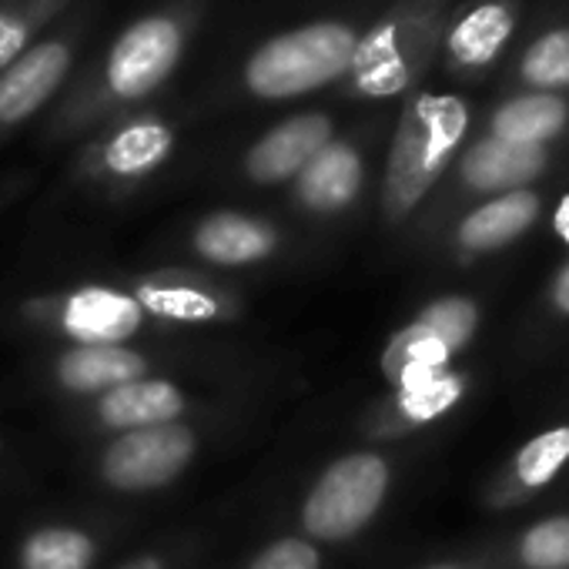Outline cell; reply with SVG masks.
Wrapping results in <instances>:
<instances>
[{
	"mask_svg": "<svg viewBox=\"0 0 569 569\" xmlns=\"http://www.w3.org/2000/svg\"><path fill=\"white\" fill-rule=\"evenodd\" d=\"M211 0H164L124 24L104 51L78 64L44 118V144H68L148 108L191 54Z\"/></svg>",
	"mask_w": 569,
	"mask_h": 569,
	"instance_id": "6da1fadb",
	"label": "cell"
},
{
	"mask_svg": "<svg viewBox=\"0 0 569 569\" xmlns=\"http://www.w3.org/2000/svg\"><path fill=\"white\" fill-rule=\"evenodd\" d=\"M472 128V108L449 91H412L386 154L382 171V218L406 221L426 194L439 184L446 168L459 158Z\"/></svg>",
	"mask_w": 569,
	"mask_h": 569,
	"instance_id": "7a4b0ae2",
	"label": "cell"
},
{
	"mask_svg": "<svg viewBox=\"0 0 569 569\" xmlns=\"http://www.w3.org/2000/svg\"><path fill=\"white\" fill-rule=\"evenodd\" d=\"M449 14L452 0H392L362 31L339 94L379 104L419 91L436 64Z\"/></svg>",
	"mask_w": 569,
	"mask_h": 569,
	"instance_id": "3957f363",
	"label": "cell"
},
{
	"mask_svg": "<svg viewBox=\"0 0 569 569\" xmlns=\"http://www.w3.org/2000/svg\"><path fill=\"white\" fill-rule=\"evenodd\" d=\"M362 28L349 18H316L258 41L234 71L238 94L281 104L339 88L352 68Z\"/></svg>",
	"mask_w": 569,
	"mask_h": 569,
	"instance_id": "277c9868",
	"label": "cell"
},
{
	"mask_svg": "<svg viewBox=\"0 0 569 569\" xmlns=\"http://www.w3.org/2000/svg\"><path fill=\"white\" fill-rule=\"evenodd\" d=\"M18 322L68 346H134L154 326L118 281H78L21 299Z\"/></svg>",
	"mask_w": 569,
	"mask_h": 569,
	"instance_id": "5b68a950",
	"label": "cell"
},
{
	"mask_svg": "<svg viewBox=\"0 0 569 569\" xmlns=\"http://www.w3.org/2000/svg\"><path fill=\"white\" fill-rule=\"evenodd\" d=\"M98 11L101 0H78L31 51L0 71V144L28 128L38 114L51 111L64 94L81 64Z\"/></svg>",
	"mask_w": 569,
	"mask_h": 569,
	"instance_id": "8992f818",
	"label": "cell"
},
{
	"mask_svg": "<svg viewBox=\"0 0 569 569\" xmlns=\"http://www.w3.org/2000/svg\"><path fill=\"white\" fill-rule=\"evenodd\" d=\"M174 151V118L158 108H141L84 138L71 161V181L108 198L134 194L171 164Z\"/></svg>",
	"mask_w": 569,
	"mask_h": 569,
	"instance_id": "52a82bcc",
	"label": "cell"
},
{
	"mask_svg": "<svg viewBox=\"0 0 569 569\" xmlns=\"http://www.w3.org/2000/svg\"><path fill=\"white\" fill-rule=\"evenodd\" d=\"M392 486V469L379 452H346L332 459L299 502V536L316 546L356 539L382 509Z\"/></svg>",
	"mask_w": 569,
	"mask_h": 569,
	"instance_id": "ba28073f",
	"label": "cell"
},
{
	"mask_svg": "<svg viewBox=\"0 0 569 569\" xmlns=\"http://www.w3.org/2000/svg\"><path fill=\"white\" fill-rule=\"evenodd\" d=\"M201 452V429L191 422H171L154 429H134L111 436L94 462L104 489L124 496H144L174 486Z\"/></svg>",
	"mask_w": 569,
	"mask_h": 569,
	"instance_id": "9c48e42d",
	"label": "cell"
},
{
	"mask_svg": "<svg viewBox=\"0 0 569 569\" xmlns=\"http://www.w3.org/2000/svg\"><path fill=\"white\" fill-rule=\"evenodd\" d=\"M124 284L154 329H218L244 316L241 296L211 271L151 268L131 274Z\"/></svg>",
	"mask_w": 569,
	"mask_h": 569,
	"instance_id": "30bf717a",
	"label": "cell"
},
{
	"mask_svg": "<svg viewBox=\"0 0 569 569\" xmlns=\"http://www.w3.org/2000/svg\"><path fill=\"white\" fill-rule=\"evenodd\" d=\"M479 312L469 299L449 296L426 306L409 326H402L382 349L379 369L386 382L402 386L416 376H429L449 369L452 356L469 346L476 336Z\"/></svg>",
	"mask_w": 569,
	"mask_h": 569,
	"instance_id": "8fae6325",
	"label": "cell"
},
{
	"mask_svg": "<svg viewBox=\"0 0 569 569\" xmlns=\"http://www.w3.org/2000/svg\"><path fill=\"white\" fill-rule=\"evenodd\" d=\"M284 248L289 234L278 221L238 208L208 211L184 234V251L204 268H214V274L271 264Z\"/></svg>",
	"mask_w": 569,
	"mask_h": 569,
	"instance_id": "7c38bea8",
	"label": "cell"
},
{
	"mask_svg": "<svg viewBox=\"0 0 569 569\" xmlns=\"http://www.w3.org/2000/svg\"><path fill=\"white\" fill-rule=\"evenodd\" d=\"M522 21V0H469L452 8L436 64L449 78H482L512 44Z\"/></svg>",
	"mask_w": 569,
	"mask_h": 569,
	"instance_id": "4fadbf2b",
	"label": "cell"
},
{
	"mask_svg": "<svg viewBox=\"0 0 569 569\" xmlns=\"http://www.w3.org/2000/svg\"><path fill=\"white\" fill-rule=\"evenodd\" d=\"M168 366V356H158L141 346H68L48 359L44 379L58 396L91 402L118 386L164 376L161 369Z\"/></svg>",
	"mask_w": 569,
	"mask_h": 569,
	"instance_id": "5bb4252c",
	"label": "cell"
},
{
	"mask_svg": "<svg viewBox=\"0 0 569 569\" xmlns=\"http://www.w3.org/2000/svg\"><path fill=\"white\" fill-rule=\"evenodd\" d=\"M369 178V144L362 134H336L289 184V204L302 218L332 221L356 208Z\"/></svg>",
	"mask_w": 569,
	"mask_h": 569,
	"instance_id": "9a60e30c",
	"label": "cell"
},
{
	"mask_svg": "<svg viewBox=\"0 0 569 569\" xmlns=\"http://www.w3.org/2000/svg\"><path fill=\"white\" fill-rule=\"evenodd\" d=\"M339 134L329 111H299L261 131L238 158V178L251 188H289L302 168Z\"/></svg>",
	"mask_w": 569,
	"mask_h": 569,
	"instance_id": "2e32d148",
	"label": "cell"
},
{
	"mask_svg": "<svg viewBox=\"0 0 569 569\" xmlns=\"http://www.w3.org/2000/svg\"><path fill=\"white\" fill-rule=\"evenodd\" d=\"M84 406H88V422L94 429L118 436V432H134V429L188 422V416L198 409V399L171 376H151V379L118 386Z\"/></svg>",
	"mask_w": 569,
	"mask_h": 569,
	"instance_id": "e0dca14e",
	"label": "cell"
},
{
	"mask_svg": "<svg viewBox=\"0 0 569 569\" xmlns=\"http://www.w3.org/2000/svg\"><path fill=\"white\" fill-rule=\"evenodd\" d=\"M546 164H549V148L516 144V141L482 134L479 141L462 148V154L456 158V174H459V184L469 191L506 194L536 181L546 171Z\"/></svg>",
	"mask_w": 569,
	"mask_h": 569,
	"instance_id": "ac0fdd59",
	"label": "cell"
},
{
	"mask_svg": "<svg viewBox=\"0 0 569 569\" xmlns=\"http://www.w3.org/2000/svg\"><path fill=\"white\" fill-rule=\"evenodd\" d=\"M392 399L382 402L369 419V436H402L409 429L442 419L466 392V379L452 369L416 376L402 386H392Z\"/></svg>",
	"mask_w": 569,
	"mask_h": 569,
	"instance_id": "d6986e66",
	"label": "cell"
},
{
	"mask_svg": "<svg viewBox=\"0 0 569 569\" xmlns=\"http://www.w3.org/2000/svg\"><path fill=\"white\" fill-rule=\"evenodd\" d=\"M566 128H569V98L546 94V91L509 94L489 111L486 121V134L516 144H539V148H549Z\"/></svg>",
	"mask_w": 569,
	"mask_h": 569,
	"instance_id": "ffe728a7",
	"label": "cell"
},
{
	"mask_svg": "<svg viewBox=\"0 0 569 569\" xmlns=\"http://www.w3.org/2000/svg\"><path fill=\"white\" fill-rule=\"evenodd\" d=\"M101 536L78 522H44L21 536L18 569H94Z\"/></svg>",
	"mask_w": 569,
	"mask_h": 569,
	"instance_id": "44dd1931",
	"label": "cell"
},
{
	"mask_svg": "<svg viewBox=\"0 0 569 569\" xmlns=\"http://www.w3.org/2000/svg\"><path fill=\"white\" fill-rule=\"evenodd\" d=\"M539 214V198L526 188L496 194L492 201L472 208L459 224V244L472 254L496 251L519 238Z\"/></svg>",
	"mask_w": 569,
	"mask_h": 569,
	"instance_id": "7402d4cb",
	"label": "cell"
},
{
	"mask_svg": "<svg viewBox=\"0 0 569 569\" xmlns=\"http://www.w3.org/2000/svg\"><path fill=\"white\" fill-rule=\"evenodd\" d=\"M512 81L522 91L566 94L569 91V21L549 24L516 54Z\"/></svg>",
	"mask_w": 569,
	"mask_h": 569,
	"instance_id": "603a6c76",
	"label": "cell"
},
{
	"mask_svg": "<svg viewBox=\"0 0 569 569\" xmlns=\"http://www.w3.org/2000/svg\"><path fill=\"white\" fill-rule=\"evenodd\" d=\"M78 0H0V71L31 51Z\"/></svg>",
	"mask_w": 569,
	"mask_h": 569,
	"instance_id": "cb8c5ba5",
	"label": "cell"
},
{
	"mask_svg": "<svg viewBox=\"0 0 569 569\" xmlns=\"http://www.w3.org/2000/svg\"><path fill=\"white\" fill-rule=\"evenodd\" d=\"M569 459V429H549L536 436L516 459V472L526 486L549 482Z\"/></svg>",
	"mask_w": 569,
	"mask_h": 569,
	"instance_id": "d4e9b609",
	"label": "cell"
},
{
	"mask_svg": "<svg viewBox=\"0 0 569 569\" xmlns=\"http://www.w3.org/2000/svg\"><path fill=\"white\" fill-rule=\"evenodd\" d=\"M519 556L536 569H569V516L532 526L519 546Z\"/></svg>",
	"mask_w": 569,
	"mask_h": 569,
	"instance_id": "484cf974",
	"label": "cell"
},
{
	"mask_svg": "<svg viewBox=\"0 0 569 569\" xmlns=\"http://www.w3.org/2000/svg\"><path fill=\"white\" fill-rule=\"evenodd\" d=\"M241 569H326L322 549L306 536H278L261 546Z\"/></svg>",
	"mask_w": 569,
	"mask_h": 569,
	"instance_id": "4316f807",
	"label": "cell"
},
{
	"mask_svg": "<svg viewBox=\"0 0 569 569\" xmlns=\"http://www.w3.org/2000/svg\"><path fill=\"white\" fill-rule=\"evenodd\" d=\"M174 566H178V556L171 549H148L141 556H131L118 569H174Z\"/></svg>",
	"mask_w": 569,
	"mask_h": 569,
	"instance_id": "83f0119b",
	"label": "cell"
},
{
	"mask_svg": "<svg viewBox=\"0 0 569 569\" xmlns=\"http://www.w3.org/2000/svg\"><path fill=\"white\" fill-rule=\"evenodd\" d=\"M34 184V174L28 171H11V174H0V211H4L11 201H18L28 188Z\"/></svg>",
	"mask_w": 569,
	"mask_h": 569,
	"instance_id": "f1b7e54d",
	"label": "cell"
},
{
	"mask_svg": "<svg viewBox=\"0 0 569 569\" xmlns=\"http://www.w3.org/2000/svg\"><path fill=\"white\" fill-rule=\"evenodd\" d=\"M552 302H556L559 312L569 316V264L559 271V278H556V284H552Z\"/></svg>",
	"mask_w": 569,
	"mask_h": 569,
	"instance_id": "f546056e",
	"label": "cell"
},
{
	"mask_svg": "<svg viewBox=\"0 0 569 569\" xmlns=\"http://www.w3.org/2000/svg\"><path fill=\"white\" fill-rule=\"evenodd\" d=\"M552 224H556V234L569 244V194L556 204V218H552Z\"/></svg>",
	"mask_w": 569,
	"mask_h": 569,
	"instance_id": "4dcf8cb0",
	"label": "cell"
},
{
	"mask_svg": "<svg viewBox=\"0 0 569 569\" xmlns=\"http://www.w3.org/2000/svg\"><path fill=\"white\" fill-rule=\"evenodd\" d=\"M432 569H459V566H432Z\"/></svg>",
	"mask_w": 569,
	"mask_h": 569,
	"instance_id": "1f68e13d",
	"label": "cell"
}]
</instances>
